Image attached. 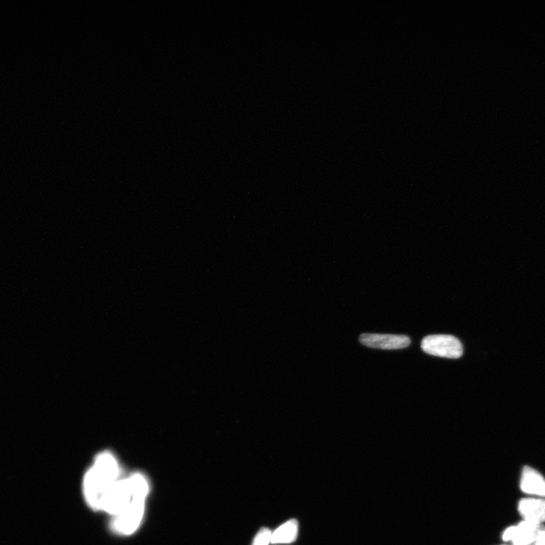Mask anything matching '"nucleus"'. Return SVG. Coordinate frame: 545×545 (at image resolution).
Instances as JSON below:
<instances>
[{
  "label": "nucleus",
  "instance_id": "2",
  "mask_svg": "<svg viewBox=\"0 0 545 545\" xmlns=\"http://www.w3.org/2000/svg\"><path fill=\"white\" fill-rule=\"evenodd\" d=\"M146 498L136 496L127 509L114 516L111 527L116 534L129 536L138 529L145 514Z\"/></svg>",
  "mask_w": 545,
  "mask_h": 545
},
{
  "label": "nucleus",
  "instance_id": "8",
  "mask_svg": "<svg viewBox=\"0 0 545 545\" xmlns=\"http://www.w3.org/2000/svg\"><path fill=\"white\" fill-rule=\"evenodd\" d=\"M298 529L299 525L297 520H289L288 522L284 524L272 532L271 543L274 544H287L295 541L297 536H298Z\"/></svg>",
  "mask_w": 545,
  "mask_h": 545
},
{
  "label": "nucleus",
  "instance_id": "9",
  "mask_svg": "<svg viewBox=\"0 0 545 545\" xmlns=\"http://www.w3.org/2000/svg\"><path fill=\"white\" fill-rule=\"evenodd\" d=\"M272 534L270 529H262L255 536L253 545H268L271 543Z\"/></svg>",
  "mask_w": 545,
  "mask_h": 545
},
{
  "label": "nucleus",
  "instance_id": "10",
  "mask_svg": "<svg viewBox=\"0 0 545 545\" xmlns=\"http://www.w3.org/2000/svg\"><path fill=\"white\" fill-rule=\"evenodd\" d=\"M536 545H545V529H544L539 536Z\"/></svg>",
  "mask_w": 545,
  "mask_h": 545
},
{
  "label": "nucleus",
  "instance_id": "4",
  "mask_svg": "<svg viewBox=\"0 0 545 545\" xmlns=\"http://www.w3.org/2000/svg\"><path fill=\"white\" fill-rule=\"evenodd\" d=\"M359 340L369 348L384 350H402L411 344V339L406 336L389 334L364 333Z\"/></svg>",
  "mask_w": 545,
  "mask_h": 545
},
{
  "label": "nucleus",
  "instance_id": "1",
  "mask_svg": "<svg viewBox=\"0 0 545 545\" xmlns=\"http://www.w3.org/2000/svg\"><path fill=\"white\" fill-rule=\"evenodd\" d=\"M121 478V469L114 454L104 452L96 456L83 485L86 501L92 509L98 511L106 494Z\"/></svg>",
  "mask_w": 545,
  "mask_h": 545
},
{
  "label": "nucleus",
  "instance_id": "5",
  "mask_svg": "<svg viewBox=\"0 0 545 545\" xmlns=\"http://www.w3.org/2000/svg\"><path fill=\"white\" fill-rule=\"evenodd\" d=\"M545 527L541 524L525 521L517 526H512L504 531L507 541H512L514 545H530L536 542Z\"/></svg>",
  "mask_w": 545,
  "mask_h": 545
},
{
  "label": "nucleus",
  "instance_id": "6",
  "mask_svg": "<svg viewBox=\"0 0 545 545\" xmlns=\"http://www.w3.org/2000/svg\"><path fill=\"white\" fill-rule=\"evenodd\" d=\"M518 509L526 521L539 524L545 521V500L523 499L519 503Z\"/></svg>",
  "mask_w": 545,
  "mask_h": 545
},
{
  "label": "nucleus",
  "instance_id": "3",
  "mask_svg": "<svg viewBox=\"0 0 545 545\" xmlns=\"http://www.w3.org/2000/svg\"><path fill=\"white\" fill-rule=\"evenodd\" d=\"M421 348L430 355L457 359L463 355V345L459 340L451 335H432L421 342Z\"/></svg>",
  "mask_w": 545,
  "mask_h": 545
},
{
  "label": "nucleus",
  "instance_id": "7",
  "mask_svg": "<svg viewBox=\"0 0 545 545\" xmlns=\"http://www.w3.org/2000/svg\"><path fill=\"white\" fill-rule=\"evenodd\" d=\"M521 489L526 494L545 497V479L534 469L525 467L522 473Z\"/></svg>",
  "mask_w": 545,
  "mask_h": 545
}]
</instances>
